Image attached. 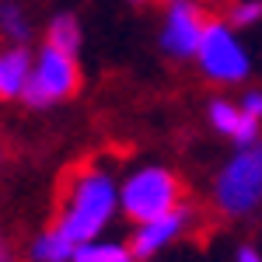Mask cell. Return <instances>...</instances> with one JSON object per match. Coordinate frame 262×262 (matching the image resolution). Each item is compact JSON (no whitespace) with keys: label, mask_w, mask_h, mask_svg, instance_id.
<instances>
[{"label":"cell","mask_w":262,"mask_h":262,"mask_svg":"<svg viewBox=\"0 0 262 262\" xmlns=\"http://www.w3.org/2000/svg\"><path fill=\"white\" fill-rule=\"evenodd\" d=\"M46 46L60 49L67 56H81L84 49V25L74 11H56L46 21Z\"/></svg>","instance_id":"10"},{"label":"cell","mask_w":262,"mask_h":262,"mask_svg":"<svg viewBox=\"0 0 262 262\" xmlns=\"http://www.w3.org/2000/svg\"><path fill=\"white\" fill-rule=\"evenodd\" d=\"M116 217H119V179L108 168L88 164L81 171H74V179L67 182L53 227L67 242L84 245L91 238H101Z\"/></svg>","instance_id":"1"},{"label":"cell","mask_w":262,"mask_h":262,"mask_svg":"<svg viewBox=\"0 0 262 262\" xmlns=\"http://www.w3.org/2000/svg\"><path fill=\"white\" fill-rule=\"evenodd\" d=\"M32 56L35 53L28 46L0 49V101H21L28 74H32Z\"/></svg>","instance_id":"9"},{"label":"cell","mask_w":262,"mask_h":262,"mask_svg":"<svg viewBox=\"0 0 262 262\" xmlns=\"http://www.w3.org/2000/svg\"><path fill=\"white\" fill-rule=\"evenodd\" d=\"M238 105H242L245 116H252V119L262 122V88H245L242 98H238Z\"/></svg>","instance_id":"15"},{"label":"cell","mask_w":262,"mask_h":262,"mask_svg":"<svg viewBox=\"0 0 262 262\" xmlns=\"http://www.w3.org/2000/svg\"><path fill=\"white\" fill-rule=\"evenodd\" d=\"M192 63L200 67L203 81L217 84V88H234V84H245L252 77V56L245 49L238 28H231L217 14L206 18V28H203V39Z\"/></svg>","instance_id":"4"},{"label":"cell","mask_w":262,"mask_h":262,"mask_svg":"<svg viewBox=\"0 0 262 262\" xmlns=\"http://www.w3.org/2000/svg\"><path fill=\"white\" fill-rule=\"evenodd\" d=\"M77 245L67 242L56 227H42L28 242V262H70Z\"/></svg>","instance_id":"11"},{"label":"cell","mask_w":262,"mask_h":262,"mask_svg":"<svg viewBox=\"0 0 262 262\" xmlns=\"http://www.w3.org/2000/svg\"><path fill=\"white\" fill-rule=\"evenodd\" d=\"M185 203L182 179L168 164H140L119 179V213L129 224H147Z\"/></svg>","instance_id":"3"},{"label":"cell","mask_w":262,"mask_h":262,"mask_svg":"<svg viewBox=\"0 0 262 262\" xmlns=\"http://www.w3.org/2000/svg\"><path fill=\"white\" fill-rule=\"evenodd\" d=\"M234 262H262V248L252 242L238 245V252H234Z\"/></svg>","instance_id":"16"},{"label":"cell","mask_w":262,"mask_h":262,"mask_svg":"<svg viewBox=\"0 0 262 262\" xmlns=\"http://www.w3.org/2000/svg\"><path fill=\"white\" fill-rule=\"evenodd\" d=\"M206 7H200V0L192 4H175V7H164L161 28H158V49L161 56L175 63H189L200 49L203 28H206Z\"/></svg>","instance_id":"6"},{"label":"cell","mask_w":262,"mask_h":262,"mask_svg":"<svg viewBox=\"0 0 262 262\" xmlns=\"http://www.w3.org/2000/svg\"><path fill=\"white\" fill-rule=\"evenodd\" d=\"M70 262H133V252L129 245L119 242V238H91L74 248V259Z\"/></svg>","instance_id":"12"},{"label":"cell","mask_w":262,"mask_h":262,"mask_svg":"<svg viewBox=\"0 0 262 262\" xmlns=\"http://www.w3.org/2000/svg\"><path fill=\"white\" fill-rule=\"evenodd\" d=\"M206 4H210V7H227L231 0H206Z\"/></svg>","instance_id":"19"},{"label":"cell","mask_w":262,"mask_h":262,"mask_svg":"<svg viewBox=\"0 0 262 262\" xmlns=\"http://www.w3.org/2000/svg\"><path fill=\"white\" fill-rule=\"evenodd\" d=\"M231 28H255V25H262V0H231L227 7H224L221 14Z\"/></svg>","instance_id":"14"},{"label":"cell","mask_w":262,"mask_h":262,"mask_svg":"<svg viewBox=\"0 0 262 262\" xmlns=\"http://www.w3.org/2000/svg\"><path fill=\"white\" fill-rule=\"evenodd\" d=\"M0 161H4V143H0Z\"/></svg>","instance_id":"21"},{"label":"cell","mask_w":262,"mask_h":262,"mask_svg":"<svg viewBox=\"0 0 262 262\" xmlns=\"http://www.w3.org/2000/svg\"><path fill=\"white\" fill-rule=\"evenodd\" d=\"M158 4H164V7H175V4H192V0H158Z\"/></svg>","instance_id":"18"},{"label":"cell","mask_w":262,"mask_h":262,"mask_svg":"<svg viewBox=\"0 0 262 262\" xmlns=\"http://www.w3.org/2000/svg\"><path fill=\"white\" fill-rule=\"evenodd\" d=\"M210 203L227 221H245L262 210V140L234 147L210 182Z\"/></svg>","instance_id":"2"},{"label":"cell","mask_w":262,"mask_h":262,"mask_svg":"<svg viewBox=\"0 0 262 262\" xmlns=\"http://www.w3.org/2000/svg\"><path fill=\"white\" fill-rule=\"evenodd\" d=\"M129 4H137V7H143V4H150V0H129Z\"/></svg>","instance_id":"20"},{"label":"cell","mask_w":262,"mask_h":262,"mask_svg":"<svg viewBox=\"0 0 262 262\" xmlns=\"http://www.w3.org/2000/svg\"><path fill=\"white\" fill-rule=\"evenodd\" d=\"M206 122L213 133H221L234 147H248V143H259L262 140V122L245 116L242 105L234 98H224V95H213L206 101Z\"/></svg>","instance_id":"8"},{"label":"cell","mask_w":262,"mask_h":262,"mask_svg":"<svg viewBox=\"0 0 262 262\" xmlns=\"http://www.w3.org/2000/svg\"><path fill=\"white\" fill-rule=\"evenodd\" d=\"M0 35L7 46H28L32 35H35V28H32V21L25 14V7L21 4H0Z\"/></svg>","instance_id":"13"},{"label":"cell","mask_w":262,"mask_h":262,"mask_svg":"<svg viewBox=\"0 0 262 262\" xmlns=\"http://www.w3.org/2000/svg\"><path fill=\"white\" fill-rule=\"evenodd\" d=\"M77 91H81V63H77V56H67V53L42 42L35 49V56H32V74H28L21 101L32 112H46L60 101H70Z\"/></svg>","instance_id":"5"},{"label":"cell","mask_w":262,"mask_h":262,"mask_svg":"<svg viewBox=\"0 0 262 262\" xmlns=\"http://www.w3.org/2000/svg\"><path fill=\"white\" fill-rule=\"evenodd\" d=\"M192 217L196 213L182 203L179 210H171L164 217H154V221H147V224H133V234L126 242L129 252H133V262H150V259H158L161 252H168L192 227Z\"/></svg>","instance_id":"7"},{"label":"cell","mask_w":262,"mask_h":262,"mask_svg":"<svg viewBox=\"0 0 262 262\" xmlns=\"http://www.w3.org/2000/svg\"><path fill=\"white\" fill-rule=\"evenodd\" d=\"M0 262H18L14 259V252H11V245H7V238L0 234Z\"/></svg>","instance_id":"17"}]
</instances>
